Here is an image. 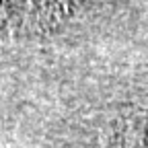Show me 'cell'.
<instances>
[{"label":"cell","instance_id":"cell-2","mask_svg":"<svg viewBox=\"0 0 148 148\" xmlns=\"http://www.w3.org/2000/svg\"><path fill=\"white\" fill-rule=\"evenodd\" d=\"M105 148H148V109L119 119L111 127Z\"/></svg>","mask_w":148,"mask_h":148},{"label":"cell","instance_id":"cell-1","mask_svg":"<svg viewBox=\"0 0 148 148\" xmlns=\"http://www.w3.org/2000/svg\"><path fill=\"white\" fill-rule=\"evenodd\" d=\"M68 0H0V21L14 27H35L53 21Z\"/></svg>","mask_w":148,"mask_h":148}]
</instances>
